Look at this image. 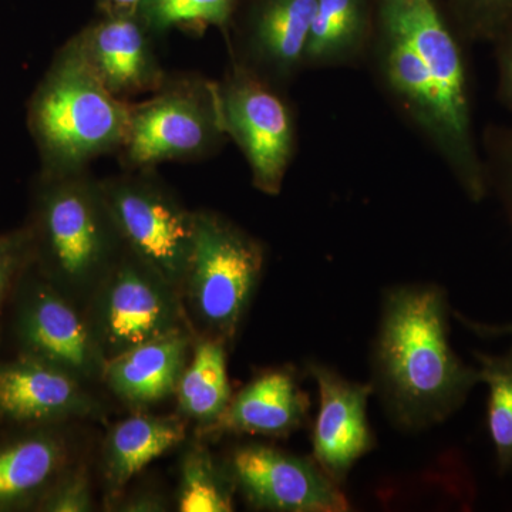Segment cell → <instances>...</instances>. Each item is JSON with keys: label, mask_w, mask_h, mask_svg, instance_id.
<instances>
[{"label": "cell", "mask_w": 512, "mask_h": 512, "mask_svg": "<svg viewBox=\"0 0 512 512\" xmlns=\"http://www.w3.org/2000/svg\"><path fill=\"white\" fill-rule=\"evenodd\" d=\"M463 42L441 0H375L369 55L377 80L464 194L480 202L490 188L474 130Z\"/></svg>", "instance_id": "6da1fadb"}, {"label": "cell", "mask_w": 512, "mask_h": 512, "mask_svg": "<svg viewBox=\"0 0 512 512\" xmlns=\"http://www.w3.org/2000/svg\"><path fill=\"white\" fill-rule=\"evenodd\" d=\"M448 336V303L439 286H397L384 296L376 383L400 427L440 423L480 382L478 370L458 359Z\"/></svg>", "instance_id": "7a4b0ae2"}, {"label": "cell", "mask_w": 512, "mask_h": 512, "mask_svg": "<svg viewBox=\"0 0 512 512\" xmlns=\"http://www.w3.org/2000/svg\"><path fill=\"white\" fill-rule=\"evenodd\" d=\"M130 101L107 90L74 39L57 52L29 104V128L43 173L84 170L119 153L127 136Z\"/></svg>", "instance_id": "3957f363"}, {"label": "cell", "mask_w": 512, "mask_h": 512, "mask_svg": "<svg viewBox=\"0 0 512 512\" xmlns=\"http://www.w3.org/2000/svg\"><path fill=\"white\" fill-rule=\"evenodd\" d=\"M227 138L217 83L200 76H167L147 100L131 103L119 157L127 170H154L168 161L210 157Z\"/></svg>", "instance_id": "277c9868"}, {"label": "cell", "mask_w": 512, "mask_h": 512, "mask_svg": "<svg viewBox=\"0 0 512 512\" xmlns=\"http://www.w3.org/2000/svg\"><path fill=\"white\" fill-rule=\"evenodd\" d=\"M37 200L40 245L57 274L69 281L89 279L123 244L101 181L87 168L43 173Z\"/></svg>", "instance_id": "5b68a950"}, {"label": "cell", "mask_w": 512, "mask_h": 512, "mask_svg": "<svg viewBox=\"0 0 512 512\" xmlns=\"http://www.w3.org/2000/svg\"><path fill=\"white\" fill-rule=\"evenodd\" d=\"M217 93L222 127L244 154L252 184L278 195L298 147L295 109L285 89L231 60Z\"/></svg>", "instance_id": "8992f818"}, {"label": "cell", "mask_w": 512, "mask_h": 512, "mask_svg": "<svg viewBox=\"0 0 512 512\" xmlns=\"http://www.w3.org/2000/svg\"><path fill=\"white\" fill-rule=\"evenodd\" d=\"M124 247L168 285L185 281L195 212L171 194L154 170H127L101 181Z\"/></svg>", "instance_id": "52a82bcc"}, {"label": "cell", "mask_w": 512, "mask_h": 512, "mask_svg": "<svg viewBox=\"0 0 512 512\" xmlns=\"http://www.w3.org/2000/svg\"><path fill=\"white\" fill-rule=\"evenodd\" d=\"M264 261V248L247 232L214 212H195L185 282L195 311L221 339L237 332Z\"/></svg>", "instance_id": "ba28073f"}, {"label": "cell", "mask_w": 512, "mask_h": 512, "mask_svg": "<svg viewBox=\"0 0 512 512\" xmlns=\"http://www.w3.org/2000/svg\"><path fill=\"white\" fill-rule=\"evenodd\" d=\"M231 476L245 498L261 510L345 512L349 501L316 461L278 448L248 444L235 450Z\"/></svg>", "instance_id": "9c48e42d"}, {"label": "cell", "mask_w": 512, "mask_h": 512, "mask_svg": "<svg viewBox=\"0 0 512 512\" xmlns=\"http://www.w3.org/2000/svg\"><path fill=\"white\" fill-rule=\"evenodd\" d=\"M316 0H252L231 45V60L286 89L306 69Z\"/></svg>", "instance_id": "30bf717a"}, {"label": "cell", "mask_w": 512, "mask_h": 512, "mask_svg": "<svg viewBox=\"0 0 512 512\" xmlns=\"http://www.w3.org/2000/svg\"><path fill=\"white\" fill-rule=\"evenodd\" d=\"M128 255L114 269L103 299L101 332L110 357L178 332L177 308L165 289L170 285Z\"/></svg>", "instance_id": "8fae6325"}, {"label": "cell", "mask_w": 512, "mask_h": 512, "mask_svg": "<svg viewBox=\"0 0 512 512\" xmlns=\"http://www.w3.org/2000/svg\"><path fill=\"white\" fill-rule=\"evenodd\" d=\"M153 37L141 16L133 13L100 15L73 39L107 90L130 101L157 92L167 79Z\"/></svg>", "instance_id": "7c38bea8"}, {"label": "cell", "mask_w": 512, "mask_h": 512, "mask_svg": "<svg viewBox=\"0 0 512 512\" xmlns=\"http://www.w3.org/2000/svg\"><path fill=\"white\" fill-rule=\"evenodd\" d=\"M320 407L313 427V457L339 485L349 471L375 446L367 421V402L373 387L350 382L322 365H312Z\"/></svg>", "instance_id": "4fadbf2b"}, {"label": "cell", "mask_w": 512, "mask_h": 512, "mask_svg": "<svg viewBox=\"0 0 512 512\" xmlns=\"http://www.w3.org/2000/svg\"><path fill=\"white\" fill-rule=\"evenodd\" d=\"M19 329L30 355L62 367L74 377L93 376L99 369V349L86 323L50 289L33 293L23 309Z\"/></svg>", "instance_id": "5bb4252c"}, {"label": "cell", "mask_w": 512, "mask_h": 512, "mask_svg": "<svg viewBox=\"0 0 512 512\" xmlns=\"http://www.w3.org/2000/svg\"><path fill=\"white\" fill-rule=\"evenodd\" d=\"M77 377L30 355L0 366V412L16 421L56 419L89 410Z\"/></svg>", "instance_id": "9a60e30c"}, {"label": "cell", "mask_w": 512, "mask_h": 512, "mask_svg": "<svg viewBox=\"0 0 512 512\" xmlns=\"http://www.w3.org/2000/svg\"><path fill=\"white\" fill-rule=\"evenodd\" d=\"M308 409L309 399L292 373L274 370L241 390L208 430L284 436L302 426Z\"/></svg>", "instance_id": "2e32d148"}, {"label": "cell", "mask_w": 512, "mask_h": 512, "mask_svg": "<svg viewBox=\"0 0 512 512\" xmlns=\"http://www.w3.org/2000/svg\"><path fill=\"white\" fill-rule=\"evenodd\" d=\"M187 348L188 340L178 330L110 357L104 365V376L111 389L127 402H160L177 390Z\"/></svg>", "instance_id": "e0dca14e"}, {"label": "cell", "mask_w": 512, "mask_h": 512, "mask_svg": "<svg viewBox=\"0 0 512 512\" xmlns=\"http://www.w3.org/2000/svg\"><path fill=\"white\" fill-rule=\"evenodd\" d=\"M375 0H316L306 69L355 66L369 56Z\"/></svg>", "instance_id": "ac0fdd59"}, {"label": "cell", "mask_w": 512, "mask_h": 512, "mask_svg": "<svg viewBox=\"0 0 512 512\" xmlns=\"http://www.w3.org/2000/svg\"><path fill=\"white\" fill-rule=\"evenodd\" d=\"M185 426L175 417L136 416L111 430L106 444V480L120 490L144 467L184 440Z\"/></svg>", "instance_id": "d6986e66"}, {"label": "cell", "mask_w": 512, "mask_h": 512, "mask_svg": "<svg viewBox=\"0 0 512 512\" xmlns=\"http://www.w3.org/2000/svg\"><path fill=\"white\" fill-rule=\"evenodd\" d=\"M177 393L180 409L188 417L211 424L221 416L231 402L224 340L208 339L197 346Z\"/></svg>", "instance_id": "ffe728a7"}, {"label": "cell", "mask_w": 512, "mask_h": 512, "mask_svg": "<svg viewBox=\"0 0 512 512\" xmlns=\"http://www.w3.org/2000/svg\"><path fill=\"white\" fill-rule=\"evenodd\" d=\"M63 448L50 437H30L0 450V507L36 493L62 463Z\"/></svg>", "instance_id": "44dd1931"}, {"label": "cell", "mask_w": 512, "mask_h": 512, "mask_svg": "<svg viewBox=\"0 0 512 512\" xmlns=\"http://www.w3.org/2000/svg\"><path fill=\"white\" fill-rule=\"evenodd\" d=\"M242 0H144L138 15L154 36L173 29L227 30L237 19Z\"/></svg>", "instance_id": "7402d4cb"}, {"label": "cell", "mask_w": 512, "mask_h": 512, "mask_svg": "<svg viewBox=\"0 0 512 512\" xmlns=\"http://www.w3.org/2000/svg\"><path fill=\"white\" fill-rule=\"evenodd\" d=\"M478 377L488 386V429L493 439L498 467H512V350L505 356L477 353Z\"/></svg>", "instance_id": "603a6c76"}, {"label": "cell", "mask_w": 512, "mask_h": 512, "mask_svg": "<svg viewBox=\"0 0 512 512\" xmlns=\"http://www.w3.org/2000/svg\"><path fill=\"white\" fill-rule=\"evenodd\" d=\"M232 484L205 448H192L183 464L178 508L183 512L232 511Z\"/></svg>", "instance_id": "cb8c5ba5"}, {"label": "cell", "mask_w": 512, "mask_h": 512, "mask_svg": "<svg viewBox=\"0 0 512 512\" xmlns=\"http://www.w3.org/2000/svg\"><path fill=\"white\" fill-rule=\"evenodd\" d=\"M464 42H493L512 19V0H443Z\"/></svg>", "instance_id": "d4e9b609"}, {"label": "cell", "mask_w": 512, "mask_h": 512, "mask_svg": "<svg viewBox=\"0 0 512 512\" xmlns=\"http://www.w3.org/2000/svg\"><path fill=\"white\" fill-rule=\"evenodd\" d=\"M483 150L488 188L500 192L512 220V124L488 127Z\"/></svg>", "instance_id": "484cf974"}, {"label": "cell", "mask_w": 512, "mask_h": 512, "mask_svg": "<svg viewBox=\"0 0 512 512\" xmlns=\"http://www.w3.org/2000/svg\"><path fill=\"white\" fill-rule=\"evenodd\" d=\"M32 247L33 235L30 231L0 235V306L13 278L25 265Z\"/></svg>", "instance_id": "4316f807"}, {"label": "cell", "mask_w": 512, "mask_h": 512, "mask_svg": "<svg viewBox=\"0 0 512 512\" xmlns=\"http://www.w3.org/2000/svg\"><path fill=\"white\" fill-rule=\"evenodd\" d=\"M92 508L89 483L82 474L66 478L47 497L43 510L53 512H84Z\"/></svg>", "instance_id": "83f0119b"}, {"label": "cell", "mask_w": 512, "mask_h": 512, "mask_svg": "<svg viewBox=\"0 0 512 512\" xmlns=\"http://www.w3.org/2000/svg\"><path fill=\"white\" fill-rule=\"evenodd\" d=\"M497 60V97L512 113V19L493 40Z\"/></svg>", "instance_id": "f1b7e54d"}, {"label": "cell", "mask_w": 512, "mask_h": 512, "mask_svg": "<svg viewBox=\"0 0 512 512\" xmlns=\"http://www.w3.org/2000/svg\"><path fill=\"white\" fill-rule=\"evenodd\" d=\"M144 0H97L100 15H133L138 13Z\"/></svg>", "instance_id": "f546056e"}, {"label": "cell", "mask_w": 512, "mask_h": 512, "mask_svg": "<svg viewBox=\"0 0 512 512\" xmlns=\"http://www.w3.org/2000/svg\"><path fill=\"white\" fill-rule=\"evenodd\" d=\"M466 328L473 330L477 335L488 336V338H497V336H512V323L507 325H485V323L473 322V320L457 315Z\"/></svg>", "instance_id": "4dcf8cb0"}]
</instances>
